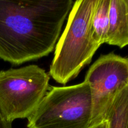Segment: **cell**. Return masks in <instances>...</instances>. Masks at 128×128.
Masks as SVG:
<instances>
[{
    "label": "cell",
    "mask_w": 128,
    "mask_h": 128,
    "mask_svg": "<svg viewBox=\"0 0 128 128\" xmlns=\"http://www.w3.org/2000/svg\"><path fill=\"white\" fill-rule=\"evenodd\" d=\"M72 0H0V59L21 64L53 51Z\"/></svg>",
    "instance_id": "1"
},
{
    "label": "cell",
    "mask_w": 128,
    "mask_h": 128,
    "mask_svg": "<svg viewBox=\"0 0 128 128\" xmlns=\"http://www.w3.org/2000/svg\"><path fill=\"white\" fill-rule=\"evenodd\" d=\"M98 0H77L69 14L67 24L55 48L49 75L62 84L78 76L91 62L100 47L91 32V19Z\"/></svg>",
    "instance_id": "2"
},
{
    "label": "cell",
    "mask_w": 128,
    "mask_h": 128,
    "mask_svg": "<svg viewBox=\"0 0 128 128\" xmlns=\"http://www.w3.org/2000/svg\"><path fill=\"white\" fill-rule=\"evenodd\" d=\"M91 90L84 81L51 86L28 118V128H90L92 122Z\"/></svg>",
    "instance_id": "3"
},
{
    "label": "cell",
    "mask_w": 128,
    "mask_h": 128,
    "mask_svg": "<svg viewBox=\"0 0 128 128\" xmlns=\"http://www.w3.org/2000/svg\"><path fill=\"white\" fill-rule=\"evenodd\" d=\"M50 75L37 65L0 71V112L9 122L28 118L49 90Z\"/></svg>",
    "instance_id": "4"
},
{
    "label": "cell",
    "mask_w": 128,
    "mask_h": 128,
    "mask_svg": "<svg viewBox=\"0 0 128 128\" xmlns=\"http://www.w3.org/2000/svg\"><path fill=\"white\" fill-rule=\"evenodd\" d=\"M92 97L91 126L104 120L116 95L128 84L127 58L111 52L100 56L86 74Z\"/></svg>",
    "instance_id": "5"
},
{
    "label": "cell",
    "mask_w": 128,
    "mask_h": 128,
    "mask_svg": "<svg viewBox=\"0 0 128 128\" xmlns=\"http://www.w3.org/2000/svg\"><path fill=\"white\" fill-rule=\"evenodd\" d=\"M106 43L120 48L128 46V0H110Z\"/></svg>",
    "instance_id": "6"
},
{
    "label": "cell",
    "mask_w": 128,
    "mask_h": 128,
    "mask_svg": "<svg viewBox=\"0 0 128 128\" xmlns=\"http://www.w3.org/2000/svg\"><path fill=\"white\" fill-rule=\"evenodd\" d=\"M107 128H128V84L116 95L105 115Z\"/></svg>",
    "instance_id": "7"
},
{
    "label": "cell",
    "mask_w": 128,
    "mask_h": 128,
    "mask_svg": "<svg viewBox=\"0 0 128 128\" xmlns=\"http://www.w3.org/2000/svg\"><path fill=\"white\" fill-rule=\"evenodd\" d=\"M110 0H98L91 19V32L94 41L101 46L105 43L109 27Z\"/></svg>",
    "instance_id": "8"
},
{
    "label": "cell",
    "mask_w": 128,
    "mask_h": 128,
    "mask_svg": "<svg viewBox=\"0 0 128 128\" xmlns=\"http://www.w3.org/2000/svg\"><path fill=\"white\" fill-rule=\"evenodd\" d=\"M0 128H12V122L8 121L0 112Z\"/></svg>",
    "instance_id": "9"
},
{
    "label": "cell",
    "mask_w": 128,
    "mask_h": 128,
    "mask_svg": "<svg viewBox=\"0 0 128 128\" xmlns=\"http://www.w3.org/2000/svg\"><path fill=\"white\" fill-rule=\"evenodd\" d=\"M108 126V122L106 120H104L102 122H100L98 124H96L94 125V126H91L90 128H107Z\"/></svg>",
    "instance_id": "10"
},
{
    "label": "cell",
    "mask_w": 128,
    "mask_h": 128,
    "mask_svg": "<svg viewBox=\"0 0 128 128\" xmlns=\"http://www.w3.org/2000/svg\"><path fill=\"white\" fill-rule=\"evenodd\" d=\"M127 58V60H128V58Z\"/></svg>",
    "instance_id": "11"
}]
</instances>
